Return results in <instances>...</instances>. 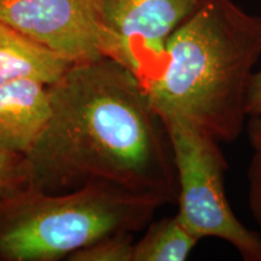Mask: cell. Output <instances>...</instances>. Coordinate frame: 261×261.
Listing matches in <instances>:
<instances>
[{"mask_svg": "<svg viewBox=\"0 0 261 261\" xmlns=\"http://www.w3.org/2000/svg\"><path fill=\"white\" fill-rule=\"evenodd\" d=\"M48 93L50 119L24 155L29 187L64 194L108 182L177 200L167 132L128 68L110 57L73 63Z\"/></svg>", "mask_w": 261, "mask_h": 261, "instance_id": "6da1fadb", "label": "cell"}, {"mask_svg": "<svg viewBox=\"0 0 261 261\" xmlns=\"http://www.w3.org/2000/svg\"><path fill=\"white\" fill-rule=\"evenodd\" d=\"M261 57V17L233 0H201L166 42L159 74L146 87L160 119L178 117L219 143L246 126V102Z\"/></svg>", "mask_w": 261, "mask_h": 261, "instance_id": "7a4b0ae2", "label": "cell"}, {"mask_svg": "<svg viewBox=\"0 0 261 261\" xmlns=\"http://www.w3.org/2000/svg\"><path fill=\"white\" fill-rule=\"evenodd\" d=\"M166 203L108 182L64 194L28 185L0 196V261L68 259L102 237L142 230Z\"/></svg>", "mask_w": 261, "mask_h": 261, "instance_id": "3957f363", "label": "cell"}, {"mask_svg": "<svg viewBox=\"0 0 261 261\" xmlns=\"http://www.w3.org/2000/svg\"><path fill=\"white\" fill-rule=\"evenodd\" d=\"M178 175V217L198 240L226 241L246 261H261V236L234 215L225 192L227 161L219 142L178 117L161 120Z\"/></svg>", "mask_w": 261, "mask_h": 261, "instance_id": "277c9868", "label": "cell"}, {"mask_svg": "<svg viewBox=\"0 0 261 261\" xmlns=\"http://www.w3.org/2000/svg\"><path fill=\"white\" fill-rule=\"evenodd\" d=\"M0 22L73 63L117 58L102 0H0Z\"/></svg>", "mask_w": 261, "mask_h": 261, "instance_id": "5b68a950", "label": "cell"}, {"mask_svg": "<svg viewBox=\"0 0 261 261\" xmlns=\"http://www.w3.org/2000/svg\"><path fill=\"white\" fill-rule=\"evenodd\" d=\"M201 0H102L103 19L117 44L116 61L144 89L159 74L166 42Z\"/></svg>", "mask_w": 261, "mask_h": 261, "instance_id": "8992f818", "label": "cell"}, {"mask_svg": "<svg viewBox=\"0 0 261 261\" xmlns=\"http://www.w3.org/2000/svg\"><path fill=\"white\" fill-rule=\"evenodd\" d=\"M50 115L46 85L32 80L0 85V152L27 154Z\"/></svg>", "mask_w": 261, "mask_h": 261, "instance_id": "52a82bcc", "label": "cell"}, {"mask_svg": "<svg viewBox=\"0 0 261 261\" xmlns=\"http://www.w3.org/2000/svg\"><path fill=\"white\" fill-rule=\"evenodd\" d=\"M71 64L67 57L0 22V85L32 80L50 86Z\"/></svg>", "mask_w": 261, "mask_h": 261, "instance_id": "ba28073f", "label": "cell"}, {"mask_svg": "<svg viewBox=\"0 0 261 261\" xmlns=\"http://www.w3.org/2000/svg\"><path fill=\"white\" fill-rule=\"evenodd\" d=\"M198 241L178 214L162 218L135 242L132 261H185Z\"/></svg>", "mask_w": 261, "mask_h": 261, "instance_id": "9c48e42d", "label": "cell"}, {"mask_svg": "<svg viewBox=\"0 0 261 261\" xmlns=\"http://www.w3.org/2000/svg\"><path fill=\"white\" fill-rule=\"evenodd\" d=\"M135 236L114 233L87 244L68 256V261H132Z\"/></svg>", "mask_w": 261, "mask_h": 261, "instance_id": "30bf717a", "label": "cell"}, {"mask_svg": "<svg viewBox=\"0 0 261 261\" xmlns=\"http://www.w3.org/2000/svg\"><path fill=\"white\" fill-rule=\"evenodd\" d=\"M28 165L24 155L0 152V196L28 187Z\"/></svg>", "mask_w": 261, "mask_h": 261, "instance_id": "8fae6325", "label": "cell"}, {"mask_svg": "<svg viewBox=\"0 0 261 261\" xmlns=\"http://www.w3.org/2000/svg\"><path fill=\"white\" fill-rule=\"evenodd\" d=\"M247 175L249 211L261 230V150H254Z\"/></svg>", "mask_w": 261, "mask_h": 261, "instance_id": "7c38bea8", "label": "cell"}, {"mask_svg": "<svg viewBox=\"0 0 261 261\" xmlns=\"http://www.w3.org/2000/svg\"><path fill=\"white\" fill-rule=\"evenodd\" d=\"M246 112L250 119H261V70L253 74L247 94Z\"/></svg>", "mask_w": 261, "mask_h": 261, "instance_id": "4fadbf2b", "label": "cell"}, {"mask_svg": "<svg viewBox=\"0 0 261 261\" xmlns=\"http://www.w3.org/2000/svg\"><path fill=\"white\" fill-rule=\"evenodd\" d=\"M247 130L250 145L254 150H261V119H250Z\"/></svg>", "mask_w": 261, "mask_h": 261, "instance_id": "5bb4252c", "label": "cell"}]
</instances>
